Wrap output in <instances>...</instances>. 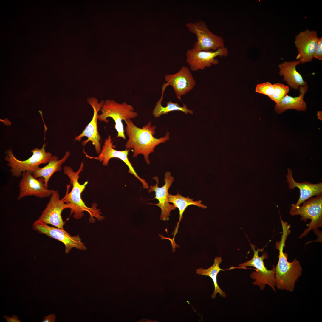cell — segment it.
Returning a JSON list of instances; mask_svg holds the SVG:
<instances>
[{"instance_id": "obj_1", "label": "cell", "mask_w": 322, "mask_h": 322, "mask_svg": "<svg viewBox=\"0 0 322 322\" xmlns=\"http://www.w3.org/2000/svg\"><path fill=\"white\" fill-rule=\"evenodd\" d=\"M124 121L126 124L125 130L128 137L125 145L126 149H132L134 158L143 155L145 162L149 164V154L154 152L157 145L170 139V133L167 132L163 137L156 138L154 137L156 126H152L150 121L141 128L136 126L131 119Z\"/></svg>"}, {"instance_id": "obj_2", "label": "cell", "mask_w": 322, "mask_h": 322, "mask_svg": "<svg viewBox=\"0 0 322 322\" xmlns=\"http://www.w3.org/2000/svg\"><path fill=\"white\" fill-rule=\"evenodd\" d=\"M281 221L282 235L281 240L275 244L276 248L279 250V254L278 262L275 267V286L279 290L292 292L295 282L302 275L303 269L300 262L296 259L292 262H289L288 254L284 252L285 241L290 232V225L281 219Z\"/></svg>"}, {"instance_id": "obj_3", "label": "cell", "mask_w": 322, "mask_h": 322, "mask_svg": "<svg viewBox=\"0 0 322 322\" xmlns=\"http://www.w3.org/2000/svg\"><path fill=\"white\" fill-rule=\"evenodd\" d=\"M84 166V162L80 163L78 170L75 172L72 168L66 166L63 168L64 173L69 178L70 183L72 185V188L69 193L70 185H67V190L62 200L65 203L68 204L70 206V215L73 214V217L77 219L81 218L84 215V211L88 212L92 219L97 218L98 220L103 219L104 217L101 215L100 210L96 208L97 205L92 207H87L81 199V194L85 190L88 182L86 181L83 184H80L78 180L79 174L82 171Z\"/></svg>"}, {"instance_id": "obj_4", "label": "cell", "mask_w": 322, "mask_h": 322, "mask_svg": "<svg viewBox=\"0 0 322 322\" xmlns=\"http://www.w3.org/2000/svg\"><path fill=\"white\" fill-rule=\"evenodd\" d=\"M100 110L98 120L107 123L109 122L107 118H112L115 122L117 137L126 140L122 121L131 120L138 116V113L134 111L133 106L125 102L121 103L113 100L107 99L104 101Z\"/></svg>"}, {"instance_id": "obj_5", "label": "cell", "mask_w": 322, "mask_h": 322, "mask_svg": "<svg viewBox=\"0 0 322 322\" xmlns=\"http://www.w3.org/2000/svg\"><path fill=\"white\" fill-rule=\"evenodd\" d=\"M46 144L44 143L41 149L35 148L31 151L32 153V155L24 160H19L16 158L11 149L7 150L5 152V160L7 162V165L10 168V172L13 176L19 177L23 173L27 171L32 173L39 167L40 165L49 162L53 156L51 153L46 151Z\"/></svg>"}, {"instance_id": "obj_6", "label": "cell", "mask_w": 322, "mask_h": 322, "mask_svg": "<svg viewBox=\"0 0 322 322\" xmlns=\"http://www.w3.org/2000/svg\"><path fill=\"white\" fill-rule=\"evenodd\" d=\"M250 244L254 252L253 257L250 260L239 264V268H244L248 266L254 267L255 271H253L250 275L251 278L255 280L252 284L258 286L261 290H264L266 285H267L274 291H276L275 278V266L273 265L272 269H267L264 262V259L268 258L267 253L264 252L261 256H259V252H262L264 248H258L256 250L255 246L251 243Z\"/></svg>"}, {"instance_id": "obj_7", "label": "cell", "mask_w": 322, "mask_h": 322, "mask_svg": "<svg viewBox=\"0 0 322 322\" xmlns=\"http://www.w3.org/2000/svg\"><path fill=\"white\" fill-rule=\"evenodd\" d=\"M307 200L302 203V206L291 207L289 212L292 216L300 215L301 220L305 222L308 219L311 220L308 227L300 235V238L306 236L312 230L317 231L322 226V193Z\"/></svg>"}, {"instance_id": "obj_8", "label": "cell", "mask_w": 322, "mask_h": 322, "mask_svg": "<svg viewBox=\"0 0 322 322\" xmlns=\"http://www.w3.org/2000/svg\"><path fill=\"white\" fill-rule=\"evenodd\" d=\"M185 26L190 32L196 37L197 41L192 48L195 51H215L225 47L223 38L211 32L204 21L188 22Z\"/></svg>"}, {"instance_id": "obj_9", "label": "cell", "mask_w": 322, "mask_h": 322, "mask_svg": "<svg viewBox=\"0 0 322 322\" xmlns=\"http://www.w3.org/2000/svg\"><path fill=\"white\" fill-rule=\"evenodd\" d=\"M32 226L33 229L39 233L46 235L63 243L66 253H69L73 248L82 250L87 249L79 235L71 236L64 228L50 226L38 219L33 223Z\"/></svg>"}, {"instance_id": "obj_10", "label": "cell", "mask_w": 322, "mask_h": 322, "mask_svg": "<svg viewBox=\"0 0 322 322\" xmlns=\"http://www.w3.org/2000/svg\"><path fill=\"white\" fill-rule=\"evenodd\" d=\"M102 148L99 155L96 157H92L87 155L84 152L86 157L91 159L97 160L102 162L104 166H107L110 159L112 158H117L123 161L128 167V173L134 175L142 183L143 188L148 189L149 186L148 184L144 179L140 177L137 173L128 157L130 149L124 150L119 151L115 149V146L113 145L111 136L109 135L105 139L103 146Z\"/></svg>"}, {"instance_id": "obj_11", "label": "cell", "mask_w": 322, "mask_h": 322, "mask_svg": "<svg viewBox=\"0 0 322 322\" xmlns=\"http://www.w3.org/2000/svg\"><path fill=\"white\" fill-rule=\"evenodd\" d=\"M227 49L225 47L215 51H197L193 48L188 49L186 53V61L192 71L203 70L212 65L217 64L219 60L215 58L219 56L226 57L228 54Z\"/></svg>"}, {"instance_id": "obj_12", "label": "cell", "mask_w": 322, "mask_h": 322, "mask_svg": "<svg viewBox=\"0 0 322 322\" xmlns=\"http://www.w3.org/2000/svg\"><path fill=\"white\" fill-rule=\"evenodd\" d=\"M104 102V101L102 100L99 103L98 100L94 97L89 98L87 99V103L93 109V116L92 120L82 132L75 139V140L80 141L83 137H87V140L82 142V145L84 146L89 142H92V145L95 146L96 152L97 154H99L101 150V138L98 130V112L100 110Z\"/></svg>"}, {"instance_id": "obj_13", "label": "cell", "mask_w": 322, "mask_h": 322, "mask_svg": "<svg viewBox=\"0 0 322 322\" xmlns=\"http://www.w3.org/2000/svg\"><path fill=\"white\" fill-rule=\"evenodd\" d=\"M165 80L166 83L162 86V92L167 86H171L177 98L180 101L181 96L192 90L196 84L190 69L185 66H182L179 71L174 74L165 75Z\"/></svg>"}, {"instance_id": "obj_14", "label": "cell", "mask_w": 322, "mask_h": 322, "mask_svg": "<svg viewBox=\"0 0 322 322\" xmlns=\"http://www.w3.org/2000/svg\"><path fill=\"white\" fill-rule=\"evenodd\" d=\"M153 179L156 181V183L154 185L150 186L148 192L150 193L154 191L155 192L154 199H157L159 202L154 204L161 209L160 219L164 221L168 220L171 211L176 208L173 204L169 203L168 199V191L174 180V177L171 175L170 172H166L165 174V184L161 187L158 186L159 179L158 176L154 177Z\"/></svg>"}, {"instance_id": "obj_15", "label": "cell", "mask_w": 322, "mask_h": 322, "mask_svg": "<svg viewBox=\"0 0 322 322\" xmlns=\"http://www.w3.org/2000/svg\"><path fill=\"white\" fill-rule=\"evenodd\" d=\"M19 185V193L17 199L27 196H34L40 198H47L51 196L54 190L46 188L43 177H35L29 171L23 173Z\"/></svg>"}, {"instance_id": "obj_16", "label": "cell", "mask_w": 322, "mask_h": 322, "mask_svg": "<svg viewBox=\"0 0 322 322\" xmlns=\"http://www.w3.org/2000/svg\"><path fill=\"white\" fill-rule=\"evenodd\" d=\"M70 207L68 204L60 199L58 192L54 190L49 201L38 219L47 224L64 228L65 222L63 220L61 213L64 210L69 209Z\"/></svg>"}, {"instance_id": "obj_17", "label": "cell", "mask_w": 322, "mask_h": 322, "mask_svg": "<svg viewBox=\"0 0 322 322\" xmlns=\"http://www.w3.org/2000/svg\"><path fill=\"white\" fill-rule=\"evenodd\" d=\"M318 38L316 31L308 29L300 32L296 35L295 43L298 52L296 59L300 63L312 61L317 47Z\"/></svg>"}, {"instance_id": "obj_18", "label": "cell", "mask_w": 322, "mask_h": 322, "mask_svg": "<svg viewBox=\"0 0 322 322\" xmlns=\"http://www.w3.org/2000/svg\"><path fill=\"white\" fill-rule=\"evenodd\" d=\"M286 177L290 189H293L297 187L300 190L299 199L296 204L291 205V207L295 208L300 206L304 202L312 196L322 193V182L317 184H312L306 181L302 183L297 182L294 180L292 170L290 168L287 169Z\"/></svg>"}, {"instance_id": "obj_19", "label": "cell", "mask_w": 322, "mask_h": 322, "mask_svg": "<svg viewBox=\"0 0 322 322\" xmlns=\"http://www.w3.org/2000/svg\"><path fill=\"white\" fill-rule=\"evenodd\" d=\"M299 61H284L278 65L279 74L283 76L284 80L290 87L298 89L300 86L307 85L301 75L296 70V66L300 64Z\"/></svg>"}, {"instance_id": "obj_20", "label": "cell", "mask_w": 322, "mask_h": 322, "mask_svg": "<svg viewBox=\"0 0 322 322\" xmlns=\"http://www.w3.org/2000/svg\"><path fill=\"white\" fill-rule=\"evenodd\" d=\"M308 88L307 85L300 86L299 89L300 94L297 97H293L287 95L280 103L275 104V111L279 114L289 109L305 111L307 109V105L304 100V98Z\"/></svg>"}, {"instance_id": "obj_21", "label": "cell", "mask_w": 322, "mask_h": 322, "mask_svg": "<svg viewBox=\"0 0 322 322\" xmlns=\"http://www.w3.org/2000/svg\"><path fill=\"white\" fill-rule=\"evenodd\" d=\"M70 155V152L68 151L60 160H58L57 156L54 155L52 159L46 166L42 168H38L32 174L36 178L43 177L44 179V186L46 188L48 189V182L51 177L55 173L61 170L62 165Z\"/></svg>"}, {"instance_id": "obj_22", "label": "cell", "mask_w": 322, "mask_h": 322, "mask_svg": "<svg viewBox=\"0 0 322 322\" xmlns=\"http://www.w3.org/2000/svg\"><path fill=\"white\" fill-rule=\"evenodd\" d=\"M168 199L169 203H173L176 208L179 209V220L174 232L173 238L171 240H173L174 241L175 236L178 232L179 223L183 218V214L187 207L191 205H194L202 208H206L207 207L201 203V200L194 201L193 199H191L188 196L187 197L183 196L178 193V191L177 194L175 195L169 193Z\"/></svg>"}, {"instance_id": "obj_23", "label": "cell", "mask_w": 322, "mask_h": 322, "mask_svg": "<svg viewBox=\"0 0 322 322\" xmlns=\"http://www.w3.org/2000/svg\"><path fill=\"white\" fill-rule=\"evenodd\" d=\"M222 260L220 257H216L214 260L213 264L208 269L199 268L196 270V273L198 275L208 276L211 278L213 282L214 286V289L211 295V298L215 299L217 293L219 294L220 296L226 298V294L219 286L217 281V277L220 271H224L225 270L221 269L219 265L222 262Z\"/></svg>"}, {"instance_id": "obj_24", "label": "cell", "mask_w": 322, "mask_h": 322, "mask_svg": "<svg viewBox=\"0 0 322 322\" xmlns=\"http://www.w3.org/2000/svg\"><path fill=\"white\" fill-rule=\"evenodd\" d=\"M163 95L162 93L160 98L157 102L152 111V114L154 117L158 118L163 114H167L169 112L175 111H181L185 114L189 113L191 115L193 114V111L188 109L184 103L183 106H181L177 102L174 103L170 101L167 102L166 106H163L162 104Z\"/></svg>"}, {"instance_id": "obj_25", "label": "cell", "mask_w": 322, "mask_h": 322, "mask_svg": "<svg viewBox=\"0 0 322 322\" xmlns=\"http://www.w3.org/2000/svg\"><path fill=\"white\" fill-rule=\"evenodd\" d=\"M275 91L273 94L270 98L274 101L275 104L280 103L287 95L289 90L288 86L279 83L274 84Z\"/></svg>"}, {"instance_id": "obj_26", "label": "cell", "mask_w": 322, "mask_h": 322, "mask_svg": "<svg viewBox=\"0 0 322 322\" xmlns=\"http://www.w3.org/2000/svg\"><path fill=\"white\" fill-rule=\"evenodd\" d=\"M275 86L269 82H266L257 84L256 87V92L267 96L270 98L273 94Z\"/></svg>"}, {"instance_id": "obj_27", "label": "cell", "mask_w": 322, "mask_h": 322, "mask_svg": "<svg viewBox=\"0 0 322 322\" xmlns=\"http://www.w3.org/2000/svg\"><path fill=\"white\" fill-rule=\"evenodd\" d=\"M313 57L322 60V37L318 38L317 47L313 55Z\"/></svg>"}, {"instance_id": "obj_28", "label": "cell", "mask_w": 322, "mask_h": 322, "mask_svg": "<svg viewBox=\"0 0 322 322\" xmlns=\"http://www.w3.org/2000/svg\"><path fill=\"white\" fill-rule=\"evenodd\" d=\"M56 318V316L55 314H51L45 316L42 322H55Z\"/></svg>"}, {"instance_id": "obj_29", "label": "cell", "mask_w": 322, "mask_h": 322, "mask_svg": "<svg viewBox=\"0 0 322 322\" xmlns=\"http://www.w3.org/2000/svg\"><path fill=\"white\" fill-rule=\"evenodd\" d=\"M3 318L7 320V322H21L18 317L14 315H12V317L4 315Z\"/></svg>"}, {"instance_id": "obj_30", "label": "cell", "mask_w": 322, "mask_h": 322, "mask_svg": "<svg viewBox=\"0 0 322 322\" xmlns=\"http://www.w3.org/2000/svg\"><path fill=\"white\" fill-rule=\"evenodd\" d=\"M317 115L318 118L321 120H322V111H318Z\"/></svg>"}]
</instances>
